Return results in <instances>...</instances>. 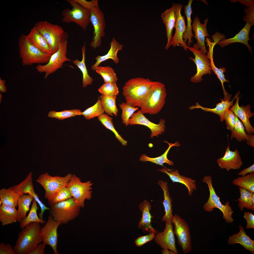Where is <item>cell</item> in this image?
<instances>
[{
	"label": "cell",
	"instance_id": "61",
	"mask_svg": "<svg viewBox=\"0 0 254 254\" xmlns=\"http://www.w3.org/2000/svg\"><path fill=\"white\" fill-rule=\"evenodd\" d=\"M247 137L246 140V143L249 145L254 147V135L252 134H247Z\"/></svg>",
	"mask_w": 254,
	"mask_h": 254
},
{
	"label": "cell",
	"instance_id": "13",
	"mask_svg": "<svg viewBox=\"0 0 254 254\" xmlns=\"http://www.w3.org/2000/svg\"><path fill=\"white\" fill-rule=\"evenodd\" d=\"M90 20L94 30L92 41L90 45L93 48L95 49L101 45L102 38L105 34L104 15L99 6L90 10Z\"/></svg>",
	"mask_w": 254,
	"mask_h": 254
},
{
	"label": "cell",
	"instance_id": "34",
	"mask_svg": "<svg viewBox=\"0 0 254 254\" xmlns=\"http://www.w3.org/2000/svg\"><path fill=\"white\" fill-rule=\"evenodd\" d=\"M86 46L83 45L81 48L82 58L81 61L78 59L73 60L72 62L82 72L83 75L82 87L85 88L89 85H91L93 81V78L89 75L85 64Z\"/></svg>",
	"mask_w": 254,
	"mask_h": 254
},
{
	"label": "cell",
	"instance_id": "36",
	"mask_svg": "<svg viewBox=\"0 0 254 254\" xmlns=\"http://www.w3.org/2000/svg\"><path fill=\"white\" fill-rule=\"evenodd\" d=\"M32 175V172H30L24 180L19 184L12 187L20 196L26 194L32 196V193L35 192Z\"/></svg>",
	"mask_w": 254,
	"mask_h": 254
},
{
	"label": "cell",
	"instance_id": "29",
	"mask_svg": "<svg viewBox=\"0 0 254 254\" xmlns=\"http://www.w3.org/2000/svg\"><path fill=\"white\" fill-rule=\"evenodd\" d=\"M157 183L161 188L163 193L164 200L163 204L164 207L165 213L162 218V221L164 222L172 223L173 217L172 209V200L170 194L167 186L168 183L165 181L161 180H159L158 183Z\"/></svg>",
	"mask_w": 254,
	"mask_h": 254
},
{
	"label": "cell",
	"instance_id": "58",
	"mask_svg": "<svg viewBox=\"0 0 254 254\" xmlns=\"http://www.w3.org/2000/svg\"><path fill=\"white\" fill-rule=\"evenodd\" d=\"M46 245L43 243L38 244L30 254H44Z\"/></svg>",
	"mask_w": 254,
	"mask_h": 254
},
{
	"label": "cell",
	"instance_id": "60",
	"mask_svg": "<svg viewBox=\"0 0 254 254\" xmlns=\"http://www.w3.org/2000/svg\"><path fill=\"white\" fill-rule=\"evenodd\" d=\"M230 1L232 3L238 2L247 7L254 4V0H232Z\"/></svg>",
	"mask_w": 254,
	"mask_h": 254
},
{
	"label": "cell",
	"instance_id": "25",
	"mask_svg": "<svg viewBox=\"0 0 254 254\" xmlns=\"http://www.w3.org/2000/svg\"><path fill=\"white\" fill-rule=\"evenodd\" d=\"M252 26L248 23L246 24L243 28L234 37L227 39H224L218 42L217 44L222 48L235 43H240L246 45L250 52H252L251 48L249 45L248 41L250 39L249 37L250 31Z\"/></svg>",
	"mask_w": 254,
	"mask_h": 254
},
{
	"label": "cell",
	"instance_id": "43",
	"mask_svg": "<svg viewBox=\"0 0 254 254\" xmlns=\"http://www.w3.org/2000/svg\"><path fill=\"white\" fill-rule=\"evenodd\" d=\"M232 183L234 185L254 193V172L235 179L232 181Z\"/></svg>",
	"mask_w": 254,
	"mask_h": 254
},
{
	"label": "cell",
	"instance_id": "37",
	"mask_svg": "<svg viewBox=\"0 0 254 254\" xmlns=\"http://www.w3.org/2000/svg\"><path fill=\"white\" fill-rule=\"evenodd\" d=\"M193 0H189L187 5H185L184 6V13L186 16L187 19V29L185 33L183 34V38L184 39V41L186 43L188 40L187 46L189 47L193 42L192 39L194 36L192 32V28L191 25V16L192 12L191 8V4Z\"/></svg>",
	"mask_w": 254,
	"mask_h": 254
},
{
	"label": "cell",
	"instance_id": "57",
	"mask_svg": "<svg viewBox=\"0 0 254 254\" xmlns=\"http://www.w3.org/2000/svg\"><path fill=\"white\" fill-rule=\"evenodd\" d=\"M32 196L39 204L41 209V212L39 214V217L40 218L43 219V215L44 212L46 210H49L50 208L46 206L39 199L38 195L35 192L33 194Z\"/></svg>",
	"mask_w": 254,
	"mask_h": 254
},
{
	"label": "cell",
	"instance_id": "11",
	"mask_svg": "<svg viewBox=\"0 0 254 254\" xmlns=\"http://www.w3.org/2000/svg\"><path fill=\"white\" fill-rule=\"evenodd\" d=\"M93 184L90 180L82 182L79 178L73 174L66 186L78 205L83 208L85 200H90L91 198Z\"/></svg>",
	"mask_w": 254,
	"mask_h": 254
},
{
	"label": "cell",
	"instance_id": "19",
	"mask_svg": "<svg viewBox=\"0 0 254 254\" xmlns=\"http://www.w3.org/2000/svg\"><path fill=\"white\" fill-rule=\"evenodd\" d=\"M172 223L166 222V227L162 232H157L154 238L156 243L163 249L172 250L178 254L175 245Z\"/></svg>",
	"mask_w": 254,
	"mask_h": 254
},
{
	"label": "cell",
	"instance_id": "20",
	"mask_svg": "<svg viewBox=\"0 0 254 254\" xmlns=\"http://www.w3.org/2000/svg\"><path fill=\"white\" fill-rule=\"evenodd\" d=\"M240 91H238L236 94V101L234 105L230 107L235 115L239 118L243 123L247 134H251L254 133V128L251 125L249 119L254 115L250 110V106L249 104L240 107L239 105V101L240 96L238 97Z\"/></svg>",
	"mask_w": 254,
	"mask_h": 254
},
{
	"label": "cell",
	"instance_id": "14",
	"mask_svg": "<svg viewBox=\"0 0 254 254\" xmlns=\"http://www.w3.org/2000/svg\"><path fill=\"white\" fill-rule=\"evenodd\" d=\"M62 224L61 222L53 219L50 215L47 221L40 229L43 243L50 246L54 254H59L57 249L58 241L57 230L59 226Z\"/></svg>",
	"mask_w": 254,
	"mask_h": 254
},
{
	"label": "cell",
	"instance_id": "18",
	"mask_svg": "<svg viewBox=\"0 0 254 254\" xmlns=\"http://www.w3.org/2000/svg\"><path fill=\"white\" fill-rule=\"evenodd\" d=\"M224 155L222 157L218 159L217 162L220 168L225 169L229 171L231 169L238 170L241 168L243 162L238 150L234 151L230 149L229 142Z\"/></svg>",
	"mask_w": 254,
	"mask_h": 254
},
{
	"label": "cell",
	"instance_id": "55",
	"mask_svg": "<svg viewBox=\"0 0 254 254\" xmlns=\"http://www.w3.org/2000/svg\"><path fill=\"white\" fill-rule=\"evenodd\" d=\"M0 254H16L13 248L9 243H0Z\"/></svg>",
	"mask_w": 254,
	"mask_h": 254
},
{
	"label": "cell",
	"instance_id": "56",
	"mask_svg": "<svg viewBox=\"0 0 254 254\" xmlns=\"http://www.w3.org/2000/svg\"><path fill=\"white\" fill-rule=\"evenodd\" d=\"M243 217L247 222L246 229H254V215L248 211L244 212Z\"/></svg>",
	"mask_w": 254,
	"mask_h": 254
},
{
	"label": "cell",
	"instance_id": "32",
	"mask_svg": "<svg viewBox=\"0 0 254 254\" xmlns=\"http://www.w3.org/2000/svg\"><path fill=\"white\" fill-rule=\"evenodd\" d=\"M165 141V142L168 144L169 146L162 155L155 158H151L148 157L145 154H143L140 156L139 160L142 162H150L163 167V164L164 163H166L169 165L173 166L174 163L172 161L168 159L167 154L171 147L174 146L179 147L180 145L178 141L174 143H169L166 141Z\"/></svg>",
	"mask_w": 254,
	"mask_h": 254
},
{
	"label": "cell",
	"instance_id": "62",
	"mask_svg": "<svg viewBox=\"0 0 254 254\" xmlns=\"http://www.w3.org/2000/svg\"><path fill=\"white\" fill-rule=\"evenodd\" d=\"M6 81L0 78V91L2 92H6V88L5 85Z\"/></svg>",
	"mask_w": 254,
	"mask_h": 254
},
{
	"label": "cell",
	"instance_id": "9",
	"mask_svg": "<svg viewBox=\"0 0 254 254\" xmlns=\"http://www.w3.org/2000/svg\"><path fill=\"white\" fill-rule=\"evenodd\" d=\"M67 40L61 42L58 50L52 55L48 63L44 65L39 64L36 67L38 72L45 73V79L58 69L62 68L65 62L72 61L67 56Z\"/></svg>",
	"mask_w": 254,
	"mask_h": 254
},
{
	"label": "cell",
	"instance_id": "54",
	"mask_svg": "<svg viewBox=\"0 0 254 254\" xmlns=\"http://www.w3.org/2000/svg\"><path fill=\"white\" fill-rule=\"evenodd\" d=\"M84 8L90 10L98 6V0H92L88 1L86 0H73Z\"/></svg>",
	"mask_w": 254,
	"mask_h": 254
},
{
	"label": "cell",
	"instance_id": "3",
	"mask_svg": "<svg viewBox=\"0 0 254 254\" xmlns=\"http://www.w3.org/2000/svg\"><path fill=\"white\" fill-rule=\"evenodd\" d=\"M167 95L165 85L156 82L143 101L140 107L141 111L143 114H157L165 104Z\"/></svg>",
	"mask_w": 254,
	"mask_h": 254
},
{
	"label": "cell",
	"instance_id": "49",
	"mask_svg": "<svg viewBox=\"0 0 254 254\" xmlns=\"http://www.w3.org/2000/svg\"><path fill=\"white\" fill-rule=\"evenodd\" d=\"M72 197V196L70 190L66 186H65L60 189L51 199L48 201V203L50 206Z\"/></svg>",
	"mask_w": 254,
	"mask_h": 254
},
{
	"label": "cell",
	"instance_id": "4",
	"mask_svg": "<svg viewBox=\"0 0 254 254\" xmlns=\"http://www.w3.org/2000/svg\"><path fill=\"white\" fill-rule=\"evenodd\" d=\"M18 42L19 55L23 66L48 62L52 54L42 52L32 45L27 40L26 36L21 35Z\"/></svg>",
	"mask_w": 254,
	"mask_h": 254
},
{
	"label": "cell",
	"instance_id": "17",
	"mask_svg": "<svg viewBox=\"0 0 254 254\" xmlns=\"http://www.w3.org/2000/svg\"><path fill=\"white\" fill-rule=\"evenodd\" d=\"M139 110L134 113L129 120V124L130 125H140L147 127L151 132L150 137L151 138L154 136L158 137V135L163 133L165 131V121L163 119H160L159 123L156 124L150 121Z\"/></svg>",
	"mask_w": 254,
	"mask_h": 254
},
{
	"label": "cell",
	"instance_id": "30",
	"mask_svg": "<svg viewBox=\"0 0 254 254\" xmlns=\"http://www.w3.org/2000/svg\"><path fill=\"white\" fill-rule=\"evenodd\" d=\"M236 95L235 94L233 99L231 101L228 99L224 100L221 99V102L217 103L216 107L213 108H210L206 107H203L200 105L198 102H197L195 105L191 106L189 109L192 110L196 108H200L206 112H210L214 113L218 115L220 118L221 122H222L224 120V115L225 111L233 105L234 100L236 99Z\"/></svg>",
	"mask_w": 254,
	"mask_h": 254
},
{
	"label": "cell",
	"instance_id": "44",
	"mask_svg": "<svg viewBox=\"0 0 254 254\" xmlns=\"http://www.w3.org/2000/svg\"><path fill=\"white\" fill-rule=\"evenodd\" d=\"M235 125L233 130L231 131V140L235 138L239 142L246 140L247 135L245 127L238 118L235 115Z\"/></svg>",
	"mask_w": 254,
	"mask_h": 254
},
{
	"label": "cell",
	"instance_id": "24",
	"mask_svg": "<svg viewBox=\"0 0 254 254\" xmlns=\"http://www.w3.org/2000/svg\"><path fill=\"white\" fill-rule=\"evenodd\" d=\"M139 208L142 214V218L138 223L139 228L141 229L144 232L157 233V231L154 229L151 224V219L153 217L150 212L151 205L150 202L146 200H144L143 202L141 203Z\"/></svg>",
	"mask_w": 254,
	"mask_h": 254
},
{
	"label": "cell",
	"instance_id": "28",
	"mask_svg": "<svg viewBox=\"0 0 254 254\" xmlns=\"http://www.w3.org/2000/svg\"><path fill=\"white\" fill-rule=\"evenodd\" d=\"M110 48L107 53L105 55L98 56L95 58L96 62L91 67V69L95 71L96 68L101 63L109 59H112L115 64L119 62V59L117 56L119 51L122 50L123 47V44H120L117 41L115 38H112L110 44Z\"/></svg>",
	"mask_w": 254,
	"mask_h": 254
},
{
	"label": "cell",
	"instance_id": "27",
	"mask_svg": "<svg viewBox=\"0 0 254 254\" xmlns=\"http://www.w3.org/2000/svg\"><path fill=\"white\" fill-rule=\"evenodd\" d=\"M239 231L237 234H234L229 237L228 240V244L231 245L238 243L246 250L254 254V241L246 234L244 227L240 225Z\"/></svg>",
	"mask_w": 254,
	"mask_h": 254
},
{
	"label": "cell",
	"instance_id": "41",
	"mask_svg": "<svg viewBox=\"0 0 254 254\" xmlns=\"http://www.w3.org/2000/svg\"><path fill=\"white\" fill-rule=\"evenodd\" d=\"M239 189L240 194V197L238 199V205L240 210L243 211L244 208L248 210H254V202L252 199L253 193L246 189L239 187Z\"/></svg>",
	"mask_w": 254,
	"mask_h": 254
},
{
	"label": "cell",
	"instance_id": "7",
	"mask_svg": "<svg viewBox=\"0 0 254 254\" xmlns=\"http://www.w3.org/2000/svg\"><path fill=\"white\" fill-rule=\"evenodd\" d=\"M202 182L207 184L210 192L208 199L203 206L204 210L206 212H210L213 211L214 208H217L222 212L223 218L227 223H232L234 219L232 214L234 212L230 205L229 202L227 201L225 204H222L213 187L211 176L208 175L204 176Z\"/></svg>",
	"mask_w": 254,
	"mask_h": 254
},
{
	"label": "cell",
	"instance_id": "35",
	"mask_svg": "<svg viewBox=\"0 0 254 254\" xmlns=\"http://www.w3.org/2000/svg\"><path fill=\"white\" fill-rule=\"evenodd\" d=\"M213 51L210 49L208 50L207 56L210 59V66L211 70H213L215 74L216 75L218 78L221 81L223 89L224 98V99H230L231 96V95L227 93L224 87L223 83L225 82H229V81L226 79L225 78V75L224 73L226 72V68L223 67L218 68L215 66L213 60Z\"/></svg>",
	"mask_w": 254,
	"mask_h": 254
},
{
	"label": "cell",
	"instance_id": "22",
	"mask_svg": "<svg viewBox=\"0 0 254 254\" xmlns=\"http://www.w3.org/2000/svg\"><path fill=\"white\" fill-rule=\"evenodd\" d=\"M157 170L166 174L173 183H178L184 185L187 188L188 194L190 196L192 195L194 190H196L195 180L181 175L177 170H174L165 167Z\"/></svg>",
	"mask_w": 254,
	"mask_h": 254
},
{
	"label": "cell",
	"instance_id": "5",
	"mask_svg": "<svg viewBox=\"0 0 254 254\" xmlns=\"http://www.w3.org/2000/svg\"><path fill=\"white\" fill-rule=\"evenodd\" d=\"M35 26L47 41L52 54L58 50L61 42L67 40V34L59 25L43 21L37 22Z\"/></svg>",
	"mask_w": 254,
	"mask_h": 254
},
{
	"label": "cell",
	"instance_id": "59",
	"mask_svg": "<svg viewBox=\"0 0 254 254\" xmlns=\"http://www.w3.org/2000/svg\"><path fill=\"white\" fill-rule=\"evenodd\" d=\"M253 172H254V164L247 168L243 169L238 173V175L242 176H244L248 173H250Z\"/></svg>",
	"mask_w": 254,
	"mask_h": 254
},
{
	"label": "cell",
	"instance_id": "10",
	"mask_svg": "<svg viewBox=\"0 0 254 254\" xmlns=\"http://www.w3.org/2000/svg\"><path fill=\"white\" fill-rule=\"evenodd\" d=\"M72 175L69 173L64 177L58 175L52 176L46 172L41 175L36 182L44 189L45 192L44 197L49 201L60 189L66 186Z\"/></svg>",
	"mask_w": 254,
	"mask_h": 254
},
{
	"label": "cell",
	"instance_id": "12",
	"mask_svg": "<svg viewBox=\"0 0 254 254\" xmlns=\"http://www.w3.org/2000/svg\"><path fill=\"white\" fill-rule=\"evenodd\" d=\"M174 226V233L178 239L179 244L183 253L191 252L192 249L191 236L190 228L185 220L179 216L175 214L173 219Z\"/></svg>",
	"mask_w": 254,
	"mask_h": 254
},
{
	"label": "cell",
	"instance_id": "51",
	"mask_svg": "<svg viewBox=\"0 0 254 254\" xmlns=\"http://www.w3.org/2000/svg\"><path fill=\"white\" fill-rule=\"evenodd\" d=\"M224 117L227 129L231 131H233L235 123V115L233 112L230 109L227 110L224 113Z\"/></svg>",
	"mask_w": 254,
	"mask_h": 254
},
{
	"label": "cell",
	"instance_id": "64",
	"mask_svg": "<svg viewBox=\"0 0 254 254\" xmlns=\"http://www.w3.org/2000/svg\"><path fill=\"white\" fill-rule=\"evenodd\" d=\"M1 97H2V95H1V92H0V103H1V100H2Z\"/></svg>",
	"mask_w": 254,
	"mask_h": 254
},
{
	"label": "cell",
	"instance_id": "47",
	"mask_svg": "<svg viewBox=\"0 0 254 254\" xmlns=\"http://www.w3.org/2000/svg\"><path fill=\"white\" fill-rule=\"evenodd\" d=\"M82 114V112L79 109H74L65 110L60 112L54 111H50L49 112L48 116V117L62 120L74 117L76 115H81Z\"/></svg>",
	"mask_w": 254,
	"mask_h": 254
},
{
	"label": "cell",
	"instance_id": "16",
	"mask_svg": "<svg viewBox=\"0 0 254 254\" xmlns=\"http://www.w3.org/2000/svg\"><path fill=\"white\" fill-rule=\"evenodd\" d=\"M176 15V20L175 28V32L173 36L171 45L173 47L181 46L183 47L184 50L187 51L188 47L183 40V36L187 29L185 21V17L182 16L181 11L183 5L180 4L173 3Z\"/></svg>",
	"mask_w": 254,
	"mask_h": 254
},
{
	"label": "cell",
	"instance_id": "2",
	"mask_svg": "<svg viewBox=\"0 0 254 254\" xmlns=\"http://www.w3.org/2000/svg\"><path fill=\"white\" fill-rule=\"evenodd\" d=\"M40 224L39 222L30 223L19 233L13 248L16 254H30L42 242Z\"/></svg>",
	"mask_w": 254,
	"mask_h": 254
},
{
	"label": "cell",
	"instance_id": "40",
	"mask_svg": "<svg viewBox=\"0 0 254 254\" xmlns=\"http://www.w3.org/2000/svg\"><path fill=\"white\" fill-rule=\"evenodd\" d=\"M117 96H110L101 95L100 96L101 104L104 112L109 115L116 116L118 110L116 104Z\"/></svg>",
	"mask_w": 254,
	"mask_h": 254
},
{
	"label": "cell",
	"instance_id": "31",
	"mask_svg": "<svg viewBox=\"0 0 254 254\" xmlns=\"http://www.w3.org/2000/svg\"><path fill=\"white\" fill-rule=\"evenodd\" d=\"M17 210L16 207L2 204L0 206V221L3 226L18 221Z\"/></svg>",
	"mask_w": 254,
	"mask_h": 254
},
{
	"label": "cell",
	"instance_id": "8",
	"mask_svg": "<svg viewBox=\"0 0 254 254\" xmlns=\"http://www.w3.org/2000/svg\"><path fill=\"white\" fill-rule=\"evenodd\" d=\"M66 1L72 8H66L63 11L62 21L67 23L74 22L85 31L91 22L90 10L84 8L73 0Z\"/></svg>",
	"mask_w": 254,
	"mask_h": 254
},
{
	"label": "cell",
	"instance_id": "45",
	"mask_svg": "<svg viewBox=\"0 0 254 254\" xmlns=\"http://www.w3.org/2000/svg\"><path fill=\"white\" fill-rule=\"evenodd\" d=\"M95 71L102 76L104 83L107 82L116 83L118 80L114 69L110 67L98 66Z\"/></svg>",
	"mask_w": 254,
	"mask_h": 254
},
{
	"label": "cell",
	"instance_id": "48",
	"mask_svg": "<svg viewBox=\"0 0 254 254\" xmlns=\"http://www.w3.org/2000/svg\"><path fill=\"white\" fill-rule=\"evenodd\" d=\"M119 106L122 110L121 118L122 123L125 126H128L129 124V120L135 112L139 109L138 107H134L123 102L120 104Z\"/></svg>",
	"mask_w": 254,
	"mask_h": 254
},
{
	"label": "cell",
	"instance_id": "26",
	"mask_svg": "<svg viewBox=\"0 0 254 254\" xmlns=\"http://www.w3.org/2000/svg\"><path fill=\"white\" fill-rule=\"evenodd\" d=\"M26 37L30 44L41 52L52 54L47 41L35 26L32 29L29 33L26 36Z\"/></svg>",
	"mask_w": 254,
	"mask_h": 254
},
{
	"label": "cell",
	"instance_id": "33",
	"mask_svg": "<svg viewBox=\"0 0 254 254\" xmlns=\"http://www.w3.org/2000/svg\"><path fill=\"white\" fill-rule=\"evenodd\" d=\"M20 196L11 187L0 190V204L16 207Z\"/></svg>",
	"mask_w": 254,
	"mask_h": 254
},
{
	"label": "cell",
	"instance_id": "42",
	"mask_svg": "<svg viewBox=\"0 0 254 254\" xmlns=\"http://www.w3.org/2000/svg\"><path fill=\"white\" fill-rule=\"evenodd\" d=\"M98 119L107 129L114 134L116 138L123 146L127 145V142L124 139L115 129L113 123V118L106 114H103L98 117Z\"/></svg>",
	"mask_w": 254,
	"mask_h": 254
},
{
	"label": "cell",
	"instance_id": "23",
	"mask_svg": "<svg viewBox=\"0 0 254 254\" xmlns=\"http://www.w3.org/2000/svg\"><path fill=\"white\" fill-rule=\"evenodd\" d=\"M161 17L166 29L167 42L165 48L167 50L171 45L172 32L175 28L176 20V13L173 4L171 7L162 13Z\"/></svg>",
	"mask_w": 254,
	"mask_h": 254
},
{
	"label": "cell",
	"instance_id": "21",
	"mask_svg": "<svg viewBox=\"0 0 254 254\" xmlns=\"http://www.w3.org/2000/svg\"><path fill=\"white\" fill-rule=\"evenodd\" d=\"M208 19L207 18L204 21L203 24H201L198 17L196 16L192 24V29L195 35L194 36L197 41V43L194 44L193 47L197 50H201L205 54L207 52L205 43V37H209L206 28L207 24Z\"/></svg>",
	"mask_w": 254,
	"mask_h": 254
},
{
	"label": "cell",
	"instance_id": "38",
	"mask_svg": "<svg viewBox=\"0 0 254 254\" xmlns=\"http://www.w3.org/2000/svg\"><path fill=\"white\" fill-rule=\"evenodd\" d=\"M37 202L34 198L31 208L28 215L22 219L19 222L20 226L21 229L29 223L32 222H39L44 225L46 221L43 219L40 218L37 215V211L39 209Z\"/></svg>",
	"mask_w": 254,
	"mask_h": 254
},
{
	"label": "cell",
	"instance_id": "50",
	"mask_svg": "<svg viewBox=\"0 0 254 254\" xmlns=\"http://www.w3.org/2000/svg\"><path fill=\"white\" fill-rule=\"evenodd\" d=\"M98 91L101 95L110 96H117L119 92L116 82L105 83Z\"/></svg>",
	"mask_w": 254,
	"mask_h": 254
},
{
	"label": "cell",
	"instance_id": "15",
	"mask_svg": "<svg viewBox=\"0 0 254 254\" xmlns=\"http://www.w3.org/2000/svg\"><path fill=\"white\" fill-rule=\"evenodd\" d=\"M187 48L195 56L194 58L190 57L189 59L195 63L197 67V73L191 78L190 81L194 83L200 82L203 79L202 77L203 75L210 74L212 73L210 60L201 50H197L192 47H188Z\"/></svg>",
	"mask_w": 254,
	"mask_h": 254
},
{
	"label": "cell",
	"instance_id": "1",
	"mask_svg": "<svg viewBox=\"0 0 254 254\" xmlns=\"http://www.w3.org/2000/svg\"><path fill=\"white\" fill-rule=\"evenodd\" d=\"M156 82L149 78L137 77L126 82L123 88V94L126 103L134 107H140L144 99Z\"/></svg>",
	"mask_w": 254,
	"mask_h": 254
},
{
	"label": "cell",
	"instance_id": "63",
	"mask_svg": "<svg viewBox=\"0 0 254 254\" xmlns=\"http://www.w3.org/2000/svg\"><path fill=\"white\" fill-rule=\"evenodd\" d=\"M167 249H163L162 250V254H175L172 251Z\"/></svg>",
	"mask_w": 254,
	"mask_h": 254
},
{
	"label": "cell",
	"instance_id": "52",
	"mask_svg": "<svg viewBox=\"0 0 254 254\" xmlns=\"http://www.w3.org/2000/svg\"><path fill=\"white\" fill-rule=\"evenodd\" d=\"M245 16L243 20L245 22L248 23L252 26L254 25V4L251 5L244 9Z\"/></svg>",
	"mask_w": 254,
	"mask_h": 254
},
{
	"label": "cell",
	"instance_id": "39",
	"mask_svg": "<svg viewBox=\"0 0 254 254\" xmlns=\"http://www.w3.org/2000/svg\"><path fill=\"white\" fill-rule=\"evenodd\" d=\"M34 198L29 194H24L20 196L18 200L17 214L18 221L20 222L26 217L27 213L29 210L31 203Z\"/></svg>",
	"mask_w": 254,
	"mask_h": 254
},
{
	"label": "cell",
	"instance_id": "46",
	"mask_svg": "<svg viewBox=\"0 0 254 254\" xmlns=\"http://www.w3.org/2000/svg\"><path fill=\"white\" fill-rule=\"evenodd\" d=\"M104 112L101 104V99L99 97L96 103L82 112V115L86 119H90L95 117H99L104 114Z\"/></svg>",
	"mask_w": 254,
	"mask_h": 254
},
{
	"label": "cell",
	"instance_id": "53",
	"mask_svg": "<svg viewBox=\"0 0 254 254\" xmlns=\"http://www.w3.org/2000/svg\"><path fill=\"white\" fill-rule=\"evenodd\" d=\"M156 234V233L154 232H150L147 235L138 238L135 241L136 246L140 247L152 240L154 238Z\"/></svg>",
	"mask_w": 254,
	"mask_h": 254
},
{
	"label": "cell",
	"instance_id": "6",
	"mask_svg": "<svg viewBox=\"0 0 254 254\" xmlns=\"http://www.w3.org/2000/svg\"><path fill=\"white\" fill-rule=\"evenodd\" d=\"M80 208L72 197L50 206L49 211L54 220L66 224L78 216Z\"/></svg>",
	"mask_w": 254,
	"mask_h": 254
}]
</instances>
